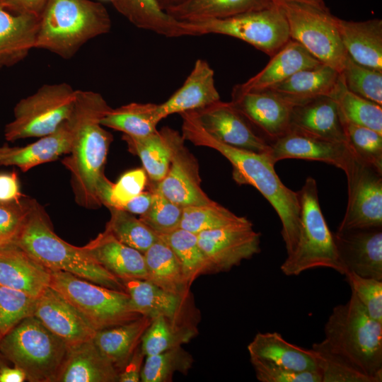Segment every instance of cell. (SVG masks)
Returning <instances> with one entry per match:
<instances>
[{
    "instance_id": "obj_1",
    "label": "cell",
    "mask_w": 382,
    "mask_h": 382,
    "mask_svg": "<svg viewBox=\"0 0 382 382\" xmlns=\"http://www.w3.org/2000/svg\"><path fill=\"white\" fill-rule=\"evenodd\" d=\"M111 108L100 93L76 90L74 105L67 120L70 147L62 163L71 174L76 204L86 209L102 206L100 192L109 180L104 168L113 138L100 120Z\"/></svg>"
},
{
    "instance_id": "obj_2",
    "label": "cell",
    "mask_w": 382,
    "mask_h": 382,
    "mask_svg": "<svg viewBox=\"0 0 382 382\" xmlns=\"http://www.w3.org/2000/svg\"><path fill=\"white\" fill-rule=\"evenodd\" d=\"M182 136L195 146L213 149L231 164L233 180L257 190L272 206L282 223V236L287 255L294 250L299 237L300 204L298 192L287 187L266 154L252 152L226 144L208 134L190 112L181 113Z\"/></svg>"
},
{
    "instance_id": "obj_3",
    "label": "cell",
    "mask_w": 382,
    "mask_h": 382,
    "mask_svg": "<svg viewBox=\"0 0 382 382\" xmlns=\"http://www.w3.org/2000/svg\"><path fill=\"white\" fill-rule=\"evenodd\" d=\"M324 333L312 349L341 359L374 382L382 381V323L369 315L354 292L346 303L333 308Z\"/></svg>"
},
{
    "instance_id": "obj_4",
    "label": "cell",
    "mask_w": 382,
    "mask_h": 382,
    "mask_svg": "<svg viewBox=\"0 0 382 382\" xmlns=\"http://www.w3.org/2000/svg\"><path fill=\"white\" fill-rule=\"evenodd\" d=\"M16 244L50 271L66 272L126 292L123 282L98 264L83 247L72 245L54 233L47 214L33 199H30L26 220Z\"/></svg>"
},
{
    "instance_id": "obj_5",
    "label": "cell",
    "mask_w": 382,
    "mask_h": 382,
    "mask_svg": "<svg viewBox=\"0 0 382 382\" xmlns=\"http://www.w3.org/2000/svg\"><path fill=\"white\" fill-rule=\"evenodd\" d=\"M105 7L91 0H47L39 16L35 48L71 58L88 40L108 33Z\"/></svg>"
},
{
    "instance_id": "obj_6",
    "label": "cell",
    "mask_w": 382,
    "mask_h": 382,
    "mask_svg": "<svg viewBox=\"0 0 382 382\" xmlns=\"http://www.w3.org/2000/svg\"><path fill=\"white\" fill-rule=\"evenodd\" d=\"M300 204L299 232L296 245L280 269L286 276L325 267L344 274L339 262L333 233L321 211L316 180L308 177L298 191Z\"/></svg>"
},
{
    "instance_id": "obj_7",
    "label": "cell",
    "mask_w": 382,
    "mask_h": 382,
    "mask_svg": "<svg viewBox=\"0 0 382 382\" xmlns=\"http://www.w3.org/2000/svg\"><path fill=\"white\" fill-rule=\"evenodd\" d=\"M67 349L35 316L23 320L0 341V354L22 369L30 382H55Z\"/></svg>"
},
{
    "instance_id": "obj_8",
    "label": "cell",
    "mask_w": 382,
    "mask_h": 382,
    "mask_svg": "<svg viewBox=\"0 0 382 382\" xmlns=\"http://www.w3.org/2000/svg\"><path fill=\"white\" fill-rule=\"evenodd\" d=\"M182 27L185 36L228 35L251 45L270 57L290 40L286 16L277 3L227 18L182 22Z\"/></svg>"
},
{
    "instance_id": "obj_9",
    "label": "cell",
    "mask_w": 382,
    "mask_h": 382,
    "mask_svg": "<svg viewBox=\"0 0 382 382\" xmlns=\"http://www.w3.org/2000/svg\"><path fill=\"white\" fill-rule=\"evenodd\" d=\"M50 286L71 303L97 331L141 316L123 291L95 284L63 271H51Z\"/></svg>"
},
{
    "instance_id": "obj_10",
    "label": "cell",
    "mask_w": 382,
    "mask_h": 382,
    "mask_svg": "<svg viewBox=\"0 0 382 382\" xmlns=\"http://www.w3.org/2000/svg\"><path fill=\"white\" fill-rule=\"evenodd\" d=\"M76 90L66 83L45 84L19 100L13 120L4 129L8 141L42 137L55 132L66 122L74 105Z\"/></svg>"
},
{
    "instance_id": "obj_11",
    "label": "cell",
    "mask_w": 382,
    "mask_h": 382,
    "mask_svg": "<svg viewBox=\"0 0 382 382\" xmlns=\"http://www.w3.org/2000/svg\"><path fill=\"white\" fill-rule=\"evenodd\" d=\"M289 25L290 39L299 42L323 64L339 73L347 53L337 19L328 8L296 2H279Z\"/></svg>"
},
{
    "instance_id": "obj_12",
    "label": "cell",
    "mask_w": 382,
    "mask_h": 382,
    "mask_svg": "<svg viewBox=\"0 0 382 382\" xmlns=\"http://www.w3.org/2000/svg\"><path fill=\"white\" fill-rule=\"evenodd\" d=\"M160 132L170 151V164L166 175L156 183V187L166 197L182 207L215 203L201 187L197 161L185 146L182 134L168 127Z\"/></svg>"
},
{
    "instance_id": "obj_13",
    "label": "cell",
    "mask_w": 382,
    "mask_h": 382,
    "mask_svg": "<svg viewBox=\"0 0 382 382\" xmlns=\"http://www.w3.org/2000/svg\"><path fill=\"white\" fill-rule=\"evenodd\" d=\"M346 176L348 201L337 231L382 227V173L356 159Z\"/></svg>"
},
{
    "instance_id": "obj_14",
    "label": "cell",
    "mask_w": 382,
    "mask_h": 382,
    "mask_svg": "<svg viewBox=\"0 0 382 382\" xmlns=\"http://www.w3.org/2000/svg\"><path fill=\"white\" fill-rule=\"evenodd\" d=\"M199 247L212 273L224 272L259 253L261 234L249 222L198 233Z\"/></svg>"
},
{
    "instance_id": "obj_15",
    "label": "cell",
    "mask_w": 382,
    "mask_h": 382,
    "mask_svg": "<svg viewBox=\"0 0 382 382\" xmlns=\"http://www.w3.org/2000/svg\"><path fill=\"white\" fill-rule=\"evenodd\" d=\"M270 144L266 154L273 164L288 158L317 161L335 166L347 175L356 161L346 142L314 137L293 129Z\"/></svg>"
},
{
    "instance_id": "obj_16",
    "label": "cell",
    "mask_w": 382,
    "mask_h": 382,
    "mask_svg": "<svg viewBox=\"0 0 382 382\" xmlns=\"http://www.w3.org/2000/svg\"><path fill=\"white\" fill-rule=\"evenodd\" d=\"M211 136L241 149L267 154L270 142L257 134L230 102L221 100L204 108L188 111Z\"/></svg>"
},
{
    "instance_id": "obj_17",
    "label": "cell",
    "mask_w": 382,
    "mask_h": 382,
    "mask_svg": "<svg viewBox=\"0 0 382 382\" xmlns=\"http://www.w3.org/2000/svg\"><path fill=\"white\" fill-rule=\"evenodd\" d=\"M230 103L270 143L289 130L293 106L268 90L243 92L234 86Z\"/></svg>"
},
{
    "instance_id": "obj_18",
    "label": "cell",
    "mask_w": 382,
    "mask_h": 382,
    "mask_svg": "<svg viewBox=\"0 0 382 382\" xmlns=\"http://www.w3.org/2000/svg\"><path fill=\"white\" fill-rule=\"evenodd\" d=\"M333 236L344 275L382 280V227L337 231Z\"/></svg>"
},
{
    "instance_id": "obj_19",
    "label": "cell",
    "mask_w": 382,
    "mask_h": 382,
    "mask_svg": "<svg viewBox=\"0 0 382 382\" xmlns=\"http://www.w3.org/2000/svg\"><path fill=\"white\" fill-rule=\"evenodd\" d=\"M34 316L68 347L93 339L96 332L71 303L50 286L37 297Z\"/></svg>"
},
{
    "instance_id": "obj_20",
    "label": "cell",
    "mask_w": 382,
    "mask_h": 382,
    "mask_svg": "<svg viewBox=\"0 0 382 382\" xmlns=\"http://www.w3.org/2000/svg\"><path fill=\"white\" fill-rule=\"evenodd\" d=\"M131 303L140 315L151 319L164 317L182 323H191L188 313L190 294L178 295L166 291L146 279L122 280Z\"/></svg>"
},
{
    "instance_id": "obj_21",
    "label": "cell",
    "mask_w": 382,
    "mask_h": 382,
    "mask_svg": "<svg viewBox=\"0 0 382 382\" xmlns=\"http://www.w3.org/2000/svg\"><path fill=\"white\" fill-rule=\"evenodd\" d=\"M50 279L51 271L16 244L0 248V285L37 298Z\"/></svg>"
},
{
    "instance_id": "obj_22",
    "label": "cell",
    "mask_w": 382,
    "mask_h": 382,
    "mask_svg": "<svg viewBox=\"0 0 382 382\" xmlns=\"http://www.w3.org/2000/svg\"><path fill=\"white\" fill-rule=\"evenodd\" d=\"M220 100L214 70L206 60L199 59L183 84L165 102L158 104V112L163 120L172 114L196 110Z\"/></svg>"
},
{
    "instance_id": "obj_23",
    "label": "cell",
    "mask_w": 382,
    "mask_h": 382,
    "mask_svg": "<svg viewBox=\"0 0 382 382\" xmlns=\"http://www.w3.org/2000/svg\"><path fill=\"white\" fill-rule=\"evenodd\" d=\"M118 374L91 339L68 347L55 382H117Z\"/></svg>"
},
{
    "instance_id": "obj_24",
    "label": "cell",
    "mask_w": 382,
    "mask_h": 382,
    "mask_svg": "<svg viewBox=\"0 0 382 382\" xmlns=\"http://www.w3.org/2000/svg\"><path fill=\"white\" fill-rule=\"evenodd\" d=\"M289 129L328 140L346 142L337 105L330 96H320L293 106Z\"/></svg>"
},
{
    "instance_id": "obj_25",
    "label": "cell",
    "mask_w": 382,
    "mask_h": 382,
    "mask_svg": "<svg viewBox=\"0 0 382 382\" xmlns=\"http://www.w3.org/2000/svg\"><path fill=\"white\" fill-rule=\"evenodd\" d=\"M83 248L98 264L122 281L146 279L144 254L122 243L105 229Z\"/></svg>"
},
{
    "instance_id": "obj_26",
    "label": "cell",
    "mask_w": 382,
    "mask_h": 382,
    "mask_svg": "<svg viewBox=\"0 0 382 382\" xmlns=\"http://www.w3.org/2000/svg\"><path fill=\"white\" fill-rule=\"evenodd\" d=\"M323 64L299 42L290 39L267 64L247 81L235 87L241 91H261L280 83L298 71Z\"/></svg>"
},
{
    "instance_id": "obj_27",
    "label": "cell",
    "mask_w": 382,
    "mask_h": 382,
    "mask_svg": "<svg viewBox=\"0 0 382 382\" xmlns=\"http://www.w3.org/2000/svg\"><path fill=\"white\" fill-rule=\"evenodd\" d=\"M338 31L347 54L357 63L382 71V21H345L337 18Z\"/></svg>"
},
{
    "instance_id": "obj_28",
    "label": "cell",
    "mask_w": 382,
    "mask_h": 382,
    "mask_svg": "<svg viewBox=\"0 0 382 382\" xmlns=\"http://www.w3.org/2000/svg\"><path fill=\"white\" fill-rule=\"evenodd\" d=\"M39 17L0 4V69L23 60L35 48Z\"/></svg>"
},
{
    "instance_id": "obj_29",
    "label": "cell",
    "mask_w": 382,
    "mask_h": 382,
    "mask_svg": "<svg viewBox=\"0 0 382 382\" xmlns=\"http://www.w3.org/2000/svg\"><path fill=\"white\" fill-rule=\"evenodd\" d=\"M70 133L67 120L55 132L24 146H0V165L16 166L23 172L68 154Z\"/></svg>"
},
{
    "instance_id": "obj_30",
    "label": "cell",
    "mask_w": 382,
    "mask_h": 382,
    "mask_svg": "<svg viewBox=\"0 0 382 382\" xmlns=\"http://www.w3.org/2000/svg\"><path fill=\"white\" fill-rule=\"evenodd\" d=\"M250 357L299 371L318 372V359L313 349L289 342L278 332H258L247 347Z\"/></svg>"
},
{
    "instance_id": "obj_31",
    "label": "cell",
    "mask_w": 382,
    "mask_h": 382,
    "mask_svg": "<svg viewBox=\"0 0 382 382\" xmlns=\"http://www.w3.org/2000/svg\"><path fill=\"white\" fill-rule=\"evenodd\" d=\"M340 74L333 68L321 64L296 72L287 79L264 90H268L292 106L320 96H330Z\"/></svg>"
},
{
    "instance_id": "obj_32",
    "label": "cell",
    "mask_w": 382,
    "mask_h": 382,
    "mask_svg": "<svg viewBox=\"0 0 382 382\" xmlns=\"http://www.w3.org/2000/svg\"><path fill=\"white\" fill-rule=\"evenodd\" d=\"M151 321V318L141 316L131 322L97 330L93 340L119 372L141 345Z\"/></svg>"
},
{
    "instance_id": "obj_33",
    "label": "cell",
    "mask_w": 382,
    "mask_h": 382,
    "mask_svg": "<svg viewBox=\"0 0 382 382\" xmlns=\"http://www.w3.org/2000/svg\"><path fill=\"white\" fill-rule=\"evenodd\" d=\"M146 280L171 293L190 295V287L173 250L158 239L143 253Z\"/></svg>"
},
{
    "instance_id": "obj_34",
    "label": "cell",
    "mask_w": 382,
    "mask_h": 382,
    "mask_svg": "<svg viewBox=\"0 0 382 382\" xmlns=\"http://www.w3.org/2000/svg\"><path fill=\"white\" fill-rule=\"evenodd\" d=\"M271 0H187L166 11L178 21L219 19L272 6Z\"/></svg>"
},
{
    "instance_id": "obj_35",
    "label": "cell",
    "mask_w": 382,
    "mask_h": 382,
    "mask_svg": "<svg viewBox=\"0 0 382 382\" xmlns=\"http://www.w3.org/2000/svg\"><path fill=\"white\" fill-rule=\"evenodd\" d=\"M115 8L138 28L167 37L185 36L182 22L170 17L156 0H113Z\"/></svg>"
},
{
    "instance_id": "obj_36",
    "label": "cell",
    "mask_w": 382,
    "mask_h": 382,
    "mask_svg": "<svg viewBox=\"0 0 382 382\" xmlns=\"http://www.w3.org/2000/svg\"><path fill=\"white\" fill-rule=\"evenodd\" d=\"M158 104L131 103L111 108L100 120L103 127L132 137H144L157 129L161 120Z\"/></svg>"
},
{
    "instance_id": "obj_37",
    "label": "cell",
    "mask_w": 382,
    "mask_h": 382,
    "mask_svg": "<svg viewBox=\"0 0 382 382\" xmlns=\"http://www.w3.org/2000/svg\"><path fill=\"white\" fill-rule=\"evenodd\" d=\"M158 237L175 255L189 286L199 276L212 273L209 263L199 247L196 234L178 228L169 233L158 235Z\"/></svg>"
},
{
    "instance_id": "obj_38",
    "label": "cell",
    "mask_w": 382,
    "mask_h": 382,
    "mask_svg": "<svg viewBox=\"0 0 382 382\" xmlns=\"http://www.w3.org/2000/svg\"><path fill=\"white\" fill-rule=\"evenodd\" d=\"M330 96L336 102L342 122L366 127L382 134L381 105L348 90L340 76Z\"/></svg>"
},
{
    "instance_id": "obj_39",
    "label": "cell",
    "mask_w": 382,
    "mask_h": 382,
    "mask_svg": "<svg viewBox=\"0 0 382 382\" xmlns=\"http://www.w3.org/2000/svg\"><path fill=\"white\" fill-rule=\"evenodd\" d=\"M197 334L191 323L178 322L160 316L151 323L141 338V347L145 356L161 353L188 342Z\"/></svg>"
},
{
    "instance_id": "obj_40",
    "label": "cell",
    "mask_w": 382,
    "mask_h": 382,
    "mask_svg": "<svg viewBox=\"0 0 382 382\" xmlns=\"http://www.w3.org/2000/svg\"><path fill=\"white\" fill-rule=\"evenodd\" d=\"M128 150L140 158L147 175L158 183L166 175L170 164V151L160 132L144 137L122 135Z\"/></svg>"
},
{
    "instance_id": "obj_41",
    "label": "cell",
    "mask_w": 382,
    "mask_h": 382,
    "mask_svg": "<svg viewBox=\"0 0 382 382\" xmlns=\"http://www.w3.org/2000/svg\"><path fill=\"white\" fill-rule=\"evenodd\" d=\"M249 221L245 217L239 216L215 202L183 207L180 228L197 235L203 231Z\"/></svg>"
},
{
    "instance_id": "obj_42",
    "label": "cell",
    "mask_w": 382,
    "mask_h": 382,
    "mask_svg": "<svg viewBox=\"0 0 382 382\" xmlns=\"http://www.w3.org/2000/svg\"><path fill=\"white\" fill-rule=\"evenodd\" d=\"M110 218L105 230L122 243L144 253L158 239V236L139 218L126 211L110 207Z\"/></svg>"
},
{
    "instance_id": "obj_43",
    "label": "cell",
    "mask_w": 382,
    "mask_h": 382,
    "mask_svg": "<svg viewBox=\"0 0 382 382\" xmlns=\"http://www.w3.org/2000/svg\"><path fill=\"white\" fill-rule=\"evenodd\" d=\"M193 357L178 346L145 358L140 381L169 382L176 372L185 374L192 368Z\"/></svg>"
},
{
    "instance_id": "obj_44",
    "label": "cell",
    "mask_w": 382,
    "mask_h": 382,
    "mask_svg": "<svg viewBox=\"0 0 382 382\" xmlns=\"http://www.w3.org/2000/svg\"><path fill=\"white\" fill-rule=\"evenodd\" d=\"M342 124L345 141L356 159L382 173V134L350 122Z\"/></svg>"
},
{
    "instance_id": "obj_45",
    "label": "cell",
    "mask_w": 382,
    "mask_h": 382,
    "mask_svg": "<svg viewBox=\"0 0 382 382\" xmlns=\"http://www.w3.org/2000/svg\"><path fill=\"white\" fill-rule=\"evenodd\" d=\"M339 74L348 90L382 106V71L362 66L347 54Z\"/></svg>"
},
{
    "instance_id": "obj_46",
    "label": "cell",
    "mask_w": 382,
    "mask_h": 382,
    "mask_svg": "<svg viewBox=\"0 0 382 382\" xmlns=\"http://www.w3.org/2000/svg\"><path fill=\"white\" fill-rule=\"evenodd\" d=\"M37 299L0 285V331L6 335L23 320L34 316Z\"/></svg>"
},
{
    "instance_id": "obj_47",
    "label": "cell",
    "mask_w": 382,
    "mask_h": 382,
    "mask_svg": "<svg viewBox=\"0 0 382 382\" xmlns=\"http://www.w3.org/2000/svg\"><path fill=\"white\" fill-rule=\"evenodd\" d=\"M153 192L151 204L139 219L157 236L180 228L183 207L166 197L156 187Z\"/></svg>"
},
{
    "instance_id": "obj_48",
    "label": "cell",
    "mask_w": 382,
    "mask_h": 382,
    "mask_svg": "<svg viewBox=\"0 0 382 382\" xmlns=\"http://www.w3.org/2000/svg\"><path fill=\"white\" fill-rule=\"evenodd\" d=\"M345 276L351 291L369 315L382 323V280L362 277L352 272H346Z\"/></svg>"
},
{
    "instance_id": "obj_49",
    "label": "cell",
    "mask_w": 382,
    "mask_h": 382,
    "mask_svg": "<svg viewBox=\"0 0 382 382\" xmlns=\"http://www.w3.org/2000/svg\"><path fill=\"white\" fill-rule=\"evenodd\" d=\"M29 197L18 202L0 204V248L16 243L29 209Z\"/></svg>"
},
{
    "instance_id": "obj_50",
    "label": "cell",
    "mask_w": 382,
    "mask_h": 382,
    "mask_svg": "<svg viewBox=\"0 0 382 382\" xmlns=\"http://www.w3.org/2000/svg\"><path fill=\"white\" fill-rule=\"evenodd\" d=\"M250 359L260 382H321L318 372L295 371L255 357Z\"/></svg>"
},
{
    "instance_id": "obj_51",
    "label": "cell",
    "mask_w": 382,
    "mask_h": 382,
    "mask_svg": "<svg viewBox=\"0 0 382 382\" xmlns=\"http://www.w3.org/2000/svg\"><path fill=\"white\" fill-rule=\"evenodd\" d=\"M313 350L317 356L321 382H374L341 359L326 352Z\"/></svg>"
},
{
    "instance_id": "obj_52",
    "label": "cell",
    "mask_w": 382,
    "mask_h": 382,
    "mask_svg": "<svg viewBox=\"0 0 382 382\" xmlns=\"http://www.w3.org/2000/svg\"><path fill=\"white\" fill-rule=\"evenodd\" d=\"M147 182L144 169L137 168L125 173L116 183H112L105 207L119 208L144 191Z\"/></svg>"
},
{
    "instance_id": "obj_53",
    "label": "cell",
    "mask_w": 382,
    "mask_h": 382,
    "mask_svg": "<svg viewBox=\"0 0 382 382\" xmlns=\"http://www.w3.org/2000/svg\"><path fill=\"white\" fill-rule=\"evenodd\" d=\"M24 196L16 172L0 173V204L18 202Z\"/></svg>"
},
{
    "instance_id": "obj_54",
    "label": "cell",
    "mask_w": 382,
    "mask_h": 382,
    "mask_svg": "<svg viewBox=\"0 0 382 382\" xmlns=\"http://www.w3.org/2000/svg\"><path fill=\"white\" fill-rule=\"evenodd\" d=\"M146 356L143 352L141 345L137 348L133 355L119 371L118 382L140 381L141 372Z\"/></svg>"
},
{
    "instance_id": "obj_55",
    "label": "cell",
    "mask_w": 382,
    "mask_h": 382,
    "mask_svg": "<svg viewBox=\"0 0 382 382\" xmlns=\"http://www.w3.org/2000/svg\"><path fill=\"white\" fill-rule=\"evenodd\" d=\"M47 0H0V4L11 11L40 16Z\"/></svg>"
},
{
    "instance_id": "obj_56",
    "label": "cell",
    "mask_w": 382,
    "mask_h": 382,
    "mask_svg": "<svg viewBox=\"0 0 382 382\" xmlns=\"http://www.w3.org/2000/svg\"><path fill=\"white\" fill-rule=\"evenodd\" d=\"M153 195V190L143 191L117 209L141 216L149 210L152 202Z\"/></svg>"
},
{
    "instance_id": "obj_57",
    "label": "cell",
    "mask_w": 382,
    "mask_h": 382,
    "mask_svg": "<svg viewBox=\"0 0 382 382\" xmlns=\"http://www.w3.org/2000/svg\"><path fill=\"white\" fill-rule=\"evenodd\" d=\"M27 381L25 372L14 366L0 365V382H23Z\"/></svg>"
},
{
    "instance_id": "obj_58",
    "label": "cell",
    "mask_w": 382,
    "mask_h": 382,
    "mask_svg": "<svg viewBox=\"0 0 382 382\" xmlns=\"http://www.w3.org/2000/svg\"><path fill=\"white\" fill-rule=\"evenodd\" d=\"M274 3H279V2H296V3H302V4H311L317 7H320L322 8H327L328 7L325 6V2L323 0H271Z\"/></svg>"
},
{
    "instance_id": "obj_59",
    "label": "cell",
    "mask_w": 382,
    "mask_h": 382,
    "mask_svg": "<svg viewBox=\"0 0 382 382\" xmlns=\"http://www.w3.org/2000/svg\"><path fill=\"white\" fill-rule=\"evenodd\" d=\"M159 7L166 12L169 8L180 5L187 0H156Z\"/></svg>"
},
{
    "instance_id": "obj_60",
    "label": "cell",
    "mask_w": 382,
    "mask_h": 382,
    "mask_svg": "<svg viewBox=\"0 0 382 382\" xmlns=\"http://www.w3.org/2000/svg\"><path fill=\"white\" fill-rule=\"evenodd\" d=\"M2 337H3V336H2L1 332V331H0V341H1V338H2ZM0 355H1V354H0Z\"/></svg>"
},
{
    "instance_id": "obj_61",
    "label": "cell",
    "mask_w": 382,
    "mask_h": 382,
    "mask_svg": "<svg viewBox=\"0 0 382 382\" xmlns=\"http://www.w3.org/2000/svg\"><path fill=\"white\" fill-rule=\"evenodd\" d=\"M105 1H109L112 2L113 0H105Z\"/></svg>"
}]
</instances>
